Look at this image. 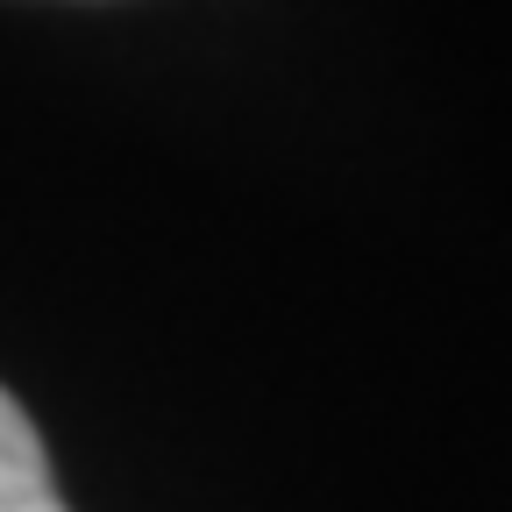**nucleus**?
I'll return each mask as SVG.
<instances>
[{"instance_id":"nucleus-1","label":"nucleus","mask_w":512,"mask_h":512,"mask_svg":"<svg viewBox=\"0 0 512 512\" xmlns=\"http://www.w3.org/2000/svg\"><path fill=\"white\" fill-rule=\"evenodd\" d=\"M0 512H72L50 477L43 434L15 406V392H0Z\"/></svg>"}]
</instances>
